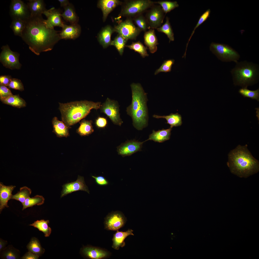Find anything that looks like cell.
I'll return each instance as SVG.
<instances>
[{
    "instance_id": "f907efd6",
    "label": "cell",
    "mask_w": 259,
    "mask_h": 259,
    "mask_svg": "<svg viewBox=\"0 0 259 259\" xmlns=\"http://www.w3.org/2000/svg\"><path fill=\"white\" fill-rule=\"evenodd\" d=\"M39 256L29 251L26 253L21 258L22 259H38Z\"/></svg>"
},
{
    "instance_id": "8d00e7d4",
    "label": "cell",
    "mask_w": 259,
    "mask_h": 259,
    "mask_svg": "<svg viewBox=\"0 0 259 259\" xmlns=\"http://www.w3.org/2000/svg\"><path fill=\"white\" fill-rule=\"evenodd\" d=\"M45 199L43 196L36 195L34 197L30 198V197L27 199L24 204L22 205L23 210L27 208L32 207L35 205H41L43 204L44 202Z\"/></svg>"
},
{
    "instance_id": "484cf974",
    "label": "cell",
    "mask_w": 259,
    "mask_h": 259,
    "mask_svg": "<svg viewBox=\"0 0 259 259\" xmlns=\"http://www.w3.org/2000/svg\"><path fill=\"white\" fill-rule=\"evenodd\" d=\"M64 11L61 16L66 21L69 22L71 24H78L79 18L76 14L74 8L71 4L64 8Z\"/></svg>"
},
{
    "instance_id": "7a4b0ae2",
    "label": "cell",
    "mask_w": 259,
    "mask_h": 259,
    "mask_svg": "<svg viewBox=\"0 0 259 259\" xmlns=\"http://www.w3.org/2000/svg\"><path fill=\"white\" fill-rule=\"evenodd\" d=\"M247 145H239L228 154L227 165L231 172L239 177H247L259 171L258 161L252 155Z\"/></svg>"
},
{
    "instance_id": "e575fe53",
    "label": "cell",
    "mask_w": 259,
    "mask_h": 259,
    "mask_svg": "<svg viewBox=\"0 0 259 259\" xmlns=\"http://www.w3.org/2000/svg\"><path fill=\"white\" fill-rule=\"evenodd\" d=\"M25 27V21L19 19H12L10 26L14 34L21 37Z\"/></svg>"
},
{
    "instance_id": "5b68a950",
    "label": "cell",
    "mask_w": 259,
    "mask_h": 259,
    "mask_svg": "<svg viewBox=\"0 0 259 259\" xmlns=\"http://www.w3.org/2000/svg\"><path fill=\"white\" fill-rule=\"evenodd\" d=\"M231 71L234 84L247 88L258 82L259 80V65L246 61H237Z\"/></svg>"
},
{
    "instance_id": "d6986e66",
    "label": "cell",
    "mask_w": 259,
    "mask_h": 259,
    "mask_svg": "<svg viewBox=\"0 0 259 259\" xmlns=\"http://www.w3.org/2000/svg\"><path fill=\"white\" fill-rule=\"evenodd\" d=\"M16 187L11 185L6 186L1 182L0 183V212L5 207H8L7 205L8 201L11 199L12 195V193Z\"/></svg>"
},
{
    "instance_id": "c3c4849f",
    "label": "cell",
    "mask_w": 259,
    "mask_h": 259,
    "mask_svg": "<svg viewBox=\"0 0 259 259\" xmlns=\"http://www.w3.org/2000/svg\"><path fill=\"white\" fill-rule=\"evenodd\" d=\"M107 124L106 119L103 117H99L96 119L95 124L98 128H103L105 127Z\"/></svg>"
},
{
    "instance_id": "8fae6325",
    "label": "cell",
    "mask_w": 259,
    "mask_h": 259,
    "mask_svg": "<svg viewBox=\"0 0 259 259\" xmlns=\"http://www.w3.org/2000/svg\"><path fill=\"white\" fill-rule=\"evenodd\" d=\"M160 5H153L147 12L145 16L149 29H157L161 26L165 15Z\"/></svg>"
},
{
    "instance_id": "1f68e13d",
    "label": "cell",
    "mask_w": 259,
    "mask_h": 259,
    "mask_svg": "<svg viewBox=\"0 0 259 259\" xmlns=\"http://www.w3.org/2000/svg\"><path fill=\"white\" fill-rule=\"evenodd\" d=\"M29 251L39 256H41L45 252V250L41 247L38 239L34 237L31 239L27 246Z\"/></svg>"
},
{
    "instance_id": "44dd1931",
    "label": "cell",
    "mask_w": 259,
    "mask_h": 259,
    "mask_svg": "<svg viewBox=\"0 0 259 259\" xmlns=\"http://www.w3.org/2000/svg\"><path fill=\"white\" fill-rule=\"evenodd\" d=\"M133 232V230L131 229H128L125 232L120 231L118 230L114 234L112 239V248L118 250L120 247L124 246L125 245V239L129 235H134Z\"/></svg>"
},
{
    "instance_id": "7402d4cb",
    "label": "cell",
    "mask_w": 259,
    "mask_h": 259,
    "mask_svg": "<svg viewBox=\"0 0 259 259\" xmlns=\"http://www.w3.org/2000/svg\"><path fill=\"white\" fill-rule=\"evenodd\" d=\"M30 17L42 15L47 9L44 1L42 0H30L27 3Z\"/></svg>"
},
{
    "instance_id": "836d02e7",
    "label": "cell",
    "mask_w": 259,
    "mask_h": 259,
    "mask_svg": "<svg viewBox=\"0 0 259 259\" xmlns=\"http://www.w3.org/2000/svg\"><path fill=\"white\" fill-rule=\"evenodd\" d=\"M31 193L30 189L26 186L21 188L20 190L16 194L12 195L11 199H14L21 202L22 205L26 199L29 197Z\"/></svg>"
},
{
    "instance_id": "816d5d0a",
    "label": "cell",
    "mask_w": 259,
    "mask_h": 259,
    "mask_svg": "<svg viewBox=\"0 0 259 259\" xmlns=\"http://www.w3.org/2000/svg\"><path fill=\"white\" fill-rule=\"evenodd\" d=\"M7 244V242L6 241L2 239H0V251L5 249L6 247V246Z\"/></svg>"
},
{
    "instance_id": "7dc6e473",
    "label": "cell",
    "mask_w": 259,
    "mask_h": 259,
    "mask_svg": "<svg viewBox=\"0 0 259 259\" xmlns=\"http://www.w3.org/2000/svg\"><path fill=\"white\" fill-rule=\"evenodd\" d=\"M92 177L94 179L96 184L99 185L106 186L109 184L108 181L103 176H92Z\"/></svg>"
},
{
    "instance_id": "f6af8a7d",
    "label": "cell",
    "mask_w": 259,
    "mask_h": 259,
    "mask_svg": "<svg viewBox=\"0 0 259 259\" xmlns=\"http://www.w3.org/2000/svg\"><path fill=\"white\" fill-rule=\"evenodd\" d=\"M8 88L22 91L24 90L23 83L18 79L12 78L8 86Z\"/></svg>"
},
{
    "instance_id": "f35d334b",
    "label": "cell",
    "mask_w": 259,
    "mask_h": 259,
    "mask_svg": "<svg viewBox=\"0 0 259 259\" xmlns=\"http://www.w3.org/2000/svg\"><path fill=\"white\" fill-rule=\"evenodd\" d=\"M127 40L119 34L113 41H111L110 45L114 46L120 54L122 55L125 44Z\"/></svg>"
},
{
    "instance_id": "d4e9b609",
    "label": "cell",
    "mask_w": 259,
    "mask_h": 259,
    "mask_svg": "<svg viewBox=\"0 0 259 259\" xmlns=\"http://www.w3.org/2000/svg\"><path fill=\"white\" fill-rule=\"evenodd\" d=\"M120 3V2L117 0H101L99 1L98 5L102 11L104 21L109 13Z\"/></svg>"
},
{
    "instance_id": "f1b7e54d",
    "label": "cell",
    "mask_w": 259,
    "mask_h": 259,
    "mask_svg": "<svg viewBox=\"0 0 259 259\" xmlns=\"http://www.w3.org/2000/svg\"><path fill=\"white\" fill-rule=\"evenodd\" d=\"M91 120L83 119L80 122V125L76 132L81 136H86L92 134L94 131Z\"/></svg>"
},
{
    "instance_id": "603a6c76",
    "label": "cell",
    "mask_w": 259,
    "mask_h": 259,
    "mask_svg": "<svg viewBox=\"0 0 259 259\" xmlns=\"http://www.w3.org/2000/svg\"><path fill=\"white\" fill-rule=\"evenodd\" d=\"M53 128V132L59 137H67L69 135V128L62 121L59 120L55 117L52 120Z\"/></svg>"
},
{
    "instance_id": "bcb514c9",
    "label": "cell",
    "mask_w": 259,
    "mask_h": 259,
    "mask_svg": "<svg viewBox=\"0 0 259 259\" xmlns=\"http://www.w3.org/2000/svg\"><path fill=\"white\" fill-rule=\"evenodd\" d=\"M13 95L11 91L6 86L0 85V99L1 101Z\"/></svg>"
},
{
    "instance_id": "ee69618b",
    "label": "cell",
    "mask_w": 259,
    "mask_h": 259,
    "mask_svg": "<svg viewBox=\"0 0 259 259\" xmlns=\"http://www.w3.org/2000/svg\"><path fill=\"white\" fill-rule=\"evenodd\" d=\"M174 62L175 60L173 59L165 60L160 67L156 71L154 74L156 75L161 72H171L172 67L174 64Z\"/></svg>"
},
{
    "instance_id": "f546056e",
    "label": "cell",
    "mask_w": 259,
    "mask_h": 259,
    "mask_svg": "<svg viewBox=\"0 0 259 259\" xmlns=\"http://www.w3.org/2000/svg\"><path fill=\"white\" fill-rule=\"evenodd\" d=\"M1 101L4 104L19 108L26 106L25 100L20 97L18 94L13 95Z\"/></svg>"
},
{
    "instance_id": "7bdbcfd3",
    "label": "cell",
    "mask_w": 259,
    "mask_h": 259,
    "mask_svg": "<svg viewBox=\"0 0 259 259\" xmlns=\"http://www.w3.org/2000/svg\"><path fill=\"white\" fill-rule=\"evenodd\" d=\"M211 12V11L210 9H208L206 10L204 12L200 17L198 22L197 24L195 26V27L193 29V31H192L191 35L188 41V42L186 45V49L185 51V53L182 56V58L184 57L185 58L186 56V51L187 50V47L188 44V43L190 40L192 36L193 35L195 30L201 24H202L204 22H205L207 18L209 17L210 14Z\"/></svg>"
},
{
    "instance_id": "d6a6232c",
    "label": "cell",
    "mask_w": 259,
    "mask_h": 259,
    "mask_svg": "<svg viewBox=\"0 0 259 259\" xmlns=\"http://www.w3.org/2000/svg\"><path fill=\"white\" fill-rule=\"evenodd\" d=\"M49 223L48 220H45L42 219L37 220L29 225L36 228L39 231L42 232L44 233L45 236L47 237L49 236L52 231L51 228L48 225Z\"/></svg>"
},
{
    "instance_id": "4316f807",
    "label": "cell",
    "mask_w": 259,
    "mask_h": 259,
    "mask_svg": "<svg viewBox=\"0 0 259 259\" xmlns=\"http://www.w3.org/2000/svg\"><path fill=\"white\" fill-rule=\"evenodd\" d=\"M114 31L113 29L110 26H108L104 28L100 33L98 40L104 48H106L110 45L111 35Z\"/></svg>"
},
{
    "instance_id": "e0dca14e",
    "label": "cell",
    "mask_w": 259,
    "mask_h": 259,
    "mask_svg": "<svg viewBox=\"0 0 259 259\" xmlns=\"http://www.w3.org/2000/svg\"><path fill=\"white\" fill-rule=\"evenodd\" d=\"M81 252L85 257L92 259H105L109 257L111 255L110 253L105 249L90 246L83 247Z\"/></svg>"
},
{
    "instance_id": "b9f144b4",
    "label": "cell",
    "mask_w": 259,
    "mask_h": 259,
    "mask_svg": "<svg viewBox=\"0 0 259 259\" xmlns=\"http://www.w3.org/2000/svg\"><path fill=\"white\" fill-rule=\"evenodd\" d=\"M134 20L137 27L141 31L146 32L147 29H149L146 19L142 14L136 16Z\"/></svg>"
},
{
    "instance_id": "ac0fdd59",
    "label": "cell",
    "mask_w": 259,
    "mask_h": 259,
    "mask_svg": "<svg viewBox=\"0 0 259 259\" xmlns=\"http://www.w3.org/2000/svg\"><path fill=\"white\" fill-rule=\"evenodd\" d=\"M81 31L80 26L78 24L67 25L64 24L59 33L61 39L74 40L80 35Z\"/></svg>"
},
{
    "instance_id": "ba28073f",
    "label": "cell",
    "mask_w": 259,
    "mask_h": 259,
    "mask_svg": "<svg viewBox=\"0 0 259 259\" xmlns=\"http://www.w3.org/2000/svg\"><path fill=\"white\" fill-rule=\"evenodd\" d=\"M1 48L0 60L3 66L11 70L20 69L22 65L19 61V54L12 51L7 45L3 46Z\"/></svg>"
},
{
    "instance_id": "277c9868",
    "label": "cell",
    "mask_w": 259,
    "mask_h": 259,
    "mask_svg": "<svg viewBox=\"0 0 259 259\" xmlns=\"http://www.w3.org/2000/svg\"><path fill=\"white\" fill-rule=\"evenodd\" d=\"M59 104L62 120L70 128L86 117L92 109H100L101 103L84 100L65 103L59 102Z\"/></svg>"
},
{
    "instance_id": "52a82bcc",
    "label": "cell",
    "mask_w": 259,
    "mask_h": 259,
    "mask_svg": "<svg viewBox=\"0 0 259 259\" xmlns=\"http://www.w3.org/2000/svg\"><path fill=\"white\" fill-rule=\"evenodd\" d=\"M154 2L150 0H135L127 2L122 11V15L137 16L141 14L154 5Z\"/></svg>"
},
{
    "instance_id": "9a60e30c",
    "label": "cell",
    "mask_w": 259,
    "mask_h": 259,
    "mask_svg": "<svg viewBox=\"0 0 259 259\" xmlns=\"http://www.w3.org/2000/svg\"><path fill=\"white\" fill-rule=\"evenodd\" d=\"M62 187L61 198L68 194L79 190L86 191L89 194V191L85 183L83 177L79 175H78L76 181L65 184L62 186Z\"/></svg>"
},
{
    "instance_id": "5bb4252c",
    "label": "cell",
    "mask_w": 259,
    "mask_h": 259,
    "mask_svg": "<svg viewBox=\"0 0 259 259\" xmlns=\"http://www.w3.org/2000/svg\"><path fill=\"white\" fill-rule=\"evenodd\" d=\"M146 141L140 142L135 140L128 141L117 147L118 154L122 156H130L141 150L143 143Z\"/></svg>"
},
{
    "instance_id": "3957f363",
    "label": "cell",
    "mask_w": 259,
    "mask_h": 259,
    "mask_svg": "<svg viewBox=\"0 0 259 259\" xmlns=\"http://www.w3.org/2000/svg\"><path fill=\"white\" fill-rule=\"evenodd\" d=\"M131 87L132 102L127 108L126 111L131 118L134 127L138 130H141L148 124L147 94L140 84L133 83L131 85Z\"/></svg>"
},
{
    "instance_id": "ab89813d",
    "label": "cell",
    "mask_w": 259,
    "mask_h": 259,
    "mask_svg": "<svg viewBox=\"0 0 259 259\" xmlns=\"http://www.w3.org/2000/svg\"><path fill=\"white\" fill-rule=\"evenodd\" d=\"M154 3L159 4L161 7L164 12L165 14L178 7L179 5L176 1H159L154 2Z\"/></svg>"
},
{
    "instance_id": "74e56055",
    "label": "cell",
    "mask_w": 259,
    "mask_h": 259,
    "mask_svg": "<svg viewBox=\"0 0 259 259\" xmlns=\"http://www.w3.org/2000/svg\"><path fill=\"white\" fill-rule=\"evenodd\" d=\"M125 47L138 53L143 58L149 56L147 51V48L140 41L132 42L130 45H126Z\"/></svg>"
},
{
    "instance_id": "8992f818",
    "label": "cell",
    "mask_w": 259,
    "mask_h": 259,
    "mask_svg": "<svg viewBox=\"0 0 259 259\" xmlns=\"http://www.w3.org/2000/svg\"><path fill=\"white\" fill-rule=\"evenodd\" d=\"M210 50L222 62H237L240 58L239 53L228 45L212 42L210 46Z\"/></svg>"
},
{
    "instance_id": "ffe728a7",
    "label": "cell",
    "mask_w": 259,
    "mask_h": 259,
    "mask_svg": "<svg viewBox=\"0 0 259 259\" xmlns=\"http://www.w3.org/2000/svg\"><path fill=\"white\" fill-rule=\"evenodd\" d=\"M144 38V43L148 47L150 52L152 53L156 52L159 43L154 29H149L148 31L145 32Z\"/></svg>"
},
{
    "instance_id": "f5cc1de1",
    "label": "cell",
    "mask_w": 259,
    "mask_h": 259,
    "mask_svg": "<svg viewBox=\"0 0 259 259\" xmlns=\"http://www.w3.org/2000/svg\"><path fill=\"white\" fill-rule=\"evenodd\" d=\"M60 6L64 8L70 4L69 1L68 0H59Z\"/></svg>"
},
{
    "instance_id": "60d3db41",
    "label": "cell",
    "mask_w": 259,
    "mask_h": 259,
    "mask_svg": "<svg viewBox=\"0 0 259 259\" xmlns=\"http://www.w3.org/2000/svg\"><path fill=\"white\" fill-rule=\"evenodd\" d=\"M239 93L244 97H247L253 99L259 100V88L255 90H251L247 88H242L240 89Z\"/></svg>"
},
{
    "instance_id": "d590c367",
    "label": "cell",
    "mask_w": 259,
    "mask_h": 259,
    "mask_svg": "<svg viewBox=\"0 0 259 259\" xmlns=\"http://www.w3.org/2000/svg\"><path fill=\"white\" fill-rule=\"evenodd\" d=\"M156 29L158 31L163 33L166 35L169 39V42L174 41V34L169 22V18L168 17H166L165 23Z\"/></svg>"
},
{
    "instance_id": "cb8c5ba5",
    "label": "cell",
    "mask_w": 259,
    "mask_h": 259,
    "mask_svg": "<svg viewBox=\"0 0 259 259\" xmlns=\"http://www.w3.org/2000/svg\"><path fill=\"white\" fill-rule=\"evenodd\" d=\"M172 129L170 127L168 129H162L157 131L153 130L148 138L146 141L153 140L155 142L161 143L168 140L170 138Z\"/></svg>"
},
{
    "instance_id": "9c48e42d",
    "label": "cell",
    "mask_w": 259,
    "mask_h": 259,
    "mask_svg": "<svg viewBox=\"0 0 259 259\" xmlns=\"http://www.w3.org/2000/svg\"><path fill=\"white\" fill-rule=\"evenodd\" d=\"M101 112L106 114L114 124L121 126L123 123L119 113L118 102L107 98L100 109Z\"/></svg>"
},
{
    "instance_id": "30bf717a",
    "label": "cell",
    "mask_w": 259,
    "mask_h": 259,
    "mask_svg": "<svg viewBox=\"0 0 259 259\" xmlns=\"http://www.w3.org/2000/svg\"><path fill=\"white\" fill-rule=\"evenodd\" d=\"M114 31L118 33L125 39H135L141 31L136 27L130 19H127L115 26Z\"/></svg>"
},
{
    "instance_id": "4dcf8cb0",
    "label": "cell",
    "mask_w": 259,
    "mask_h": 259,
    "mask_svg": "<svg viewBox=\"0 0 259 259\" xmlns=\"http://www.w3.org/2000/svg\"><path fill=\"white\" fill-rule=\"evenodd\" d=\"M20 253L19 250L9 245L0 252V257L2 259H19Z\"/></svg>"
},
{
    "instance_id": "2e32d148",
    "label": "cell",
    "mask_w": 259,
    "mask_h": 259,
    "mask_svg": "<svg viewBox=\"0 0 259 259\" xmlns=\"http://www.w3.org/2000/svg\"><path fill=\"white\" fill-rule=\"evenodd\" d=\"M47 17L44 23L48 28L54 29L55 26L63 27L65 24L62 21L61 14L59 11L53 7L48 10L46 9L43 12Z\"/></svg>"
},
{
    "instance_id": "6da1fadb",
    "label": "cell",
    "mask_w": 259,
    "mask_h": 259,
    "mask_svg": "<svg viewBox=\"0 0 259 259\" xmlns=\"http://www.w3.org/2000/svg\"><path fill=\"white\" fill-rule=\"evenodd\" d=\"M42 15L30 17L25 21V28L21 37L29 49L37 55L52 50L61 39L59 33L47 28Z\"/></svg>"
},
{
    "instance_id": "83f0119b",
    "label": "cell",
    "mask_w": 259,
    "mask_h": 259,
    "mask_svg": "<svg viewBox=\"0 0 259 259\" xmlns=\"http://www.w3.org/2000/svg\"><path fill=\"white\" fill-rule=\"evenodd\" d=\"M153 117L158 119H165L167 121L166 123L170 125V127L171 128L174 127L180 126L182 123L181 116L177 113L175 114L171 113L167 116H160L154 115H153Z\"/></svg>"
},
{
    "instance_id": "681fc988",
    "label": "cell",
    "mask_w": 259,
    "mask_h": 259,
    "mask_svg": "<svg viewBox=\"0 0 259 259\" xmlns=\"http://www.w3.org/2000/svg\"><path fill=\"white\" fill-rule=\"evenodd\" d=\"M12 78L9 75H3L0 76V85L8 86Z\"/></svg>"
},
{
    "instance_id": "7c38bea8",
    "label": "cell",
    "mask_w": 259,
    "mask_h": 259,
    "mask_svg": "<svg viewBox=\"0 0 259 259\" xmlns=\"http://www.w3.org/2000/svg\"><path fill=\"white\" fill-rule=\"evenodd\" d=\"M10 13L12 19H19L24 21L30 16L27 5L21 0H11Z\"/></svg>"
},
{
    "instance_id": "4fadbf2b",
    "label": "cell",
    "mask_w": 259,
    "mask_h": 259,
    "mask_svg": "<svg viewBox=\"0 0 259 259\" xmlns=\"http://www.w3.org/2000/svg\"><path fill=\"white\" fill-rule=\"evenodd\" d=\"M125 218L121 212L117 211L109 213L105 218V229L108 230H118L124 225Z\"/></svg>"
}]
</instances>
